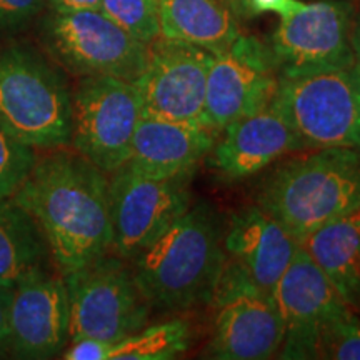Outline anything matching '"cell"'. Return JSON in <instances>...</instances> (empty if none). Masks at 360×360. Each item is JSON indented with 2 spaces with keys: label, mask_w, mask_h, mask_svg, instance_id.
<instances>
[{
  "label": "cell",
  "mask_w": 360,
  "mask_h": 360,
  "mask_svg": "<svg viewBox=\"0 0 360 360\" xmlns=\"http://www.w3.org/2000/svg\"><path fill=\"white\" fill-rule=\"evenodd\" d=\"M224 249L229 260L244 270L260 289L274 295L299 242L262 207L252 205L229 219L224 229Z\"/></svg>",
  "instance_id": "obj_17"
},
{
  "label": "cell",
  "mask_w": 360,
  "mask_h": 360,
  "mask_svg": "<svg viewBox=\"0 0 360 360\" xmlns=\"http://www.w3.org/2000/svg\"><path fill=\"white\" fill-rule=\"evenodd\" d=\"M352 11L349 0H317L281 19L269 44L278 77L352 69Z\"/></svg>",
  "instance_id": "obj_11"
},
{
  "label": "cell",
  "mask_w": 360,
  "mask_h": 360,
  "mask_svg": "<svg viewBox=\"0 0 360 360\" xmlns=\"http://www.w3.org/2000/svg\"><path fill=\"white\" fill-rule=\"evenodd\" d=\"M70 342L69 294L51 267L29 272L12 287L11 354L15 359L57 357Z\"/></svg>",
  "instance_id": "obj_15"
},
{
  "label": "cell",
  "mask_w": 360,
  "mask_h": 360,
  "mask_svg": "<svg viewBox=\"0 0 360 360\" xmlns=\"http://www.w3.org/2000/svg\"><path fill=\"white\" fill-rule=\"evenodd\" d=\"M304 142L272 103L220 130L207 164L227 182L247 179L287 154L305 152Z\"/></svg>",
  "instance_id": "obj_16"
},
{
  "label": "cell",
  "mask_w": 360,
  "mask_h": 360,
  "mask_svg": "<svg viewBox=\"0 0 360 360\" xmlns=\"http://www.w3.org/2000/svg\"><path fill=\"white\" fill-rule=\"evenodd\" d=\"M193 172L159 177L125 162L109 175L112 254L134 260L187 212Z\"/></svg>",
  "instance_id": "obj_7"
},
{
  "label": "cell",
  "mask_w": 360,
  "mask_h": 360,
  "mask_svg": "<svg viewBox=\"0 0 360 360\" xmlns=\"http://www.w3.org/2000/svg\"><path fill=\"white\" fill-rule=\"evenodd\" d=\"M98 11L143 44L162 37L159 0H102Z\"/></svg>",
  "instance_id": "obj_23"
},
{
  "label": "cell",
  "mask_w": 360,
  "mask_h": 360,
  "mask_svg": "<svg viewBox=\"0 0 360 360\" xmlns=\"http://www.w3.org/2000/svg\"><path fill=\"white\" fill-rule=\"evenodd\" d=\"M350 309H360V207L300 240Z\"/></svg>",
  "instance_id": "obj_19"
},
{
  "label": "cell",
  "mask_w": 360,
  "mask_h": 360,
  "mask_svg": "<svg viewBox=\"0 0 360 360\" xmlns=\"http://www.w3.org/2000/svg\"><path fill=\"white\" fill-rule=\"evenodd\" d=\"M42 39L58 65L77 77L135 82L147 65L148 45L134 39L101 11L52 12Z\"/></svg>",
  "instance_id": "obj_9"
},
{
  "label": "cell",
  "mask_w": 360,
  "mask_h": 360,
  "mask_svg": "<svg viewBox=\"0 0 360 360\" xmlns=\"http://www.w3.org/2000/svg\"><path fill=\"white\" fill-rule=\"evenodd\" d=\"M283 323L281 359H315L323 330L337 319L352 314L339 292L302 247L274 290Z\"/></svg>",
  "instance_id": "obj_14"
},
{
  "label": "cell",
  "mask_w": 360,
  "mask_h": 360,
  "mask_svg": "<svg viewBox=\"0 0 360 360\" xmlns=\"http://www.w3.org/2000/svg\"><path fill=\"white\" fill-rule=\"evenodd\" d=\"M270 103L290 124L307 150L360 148V77L354 69L278 77Z\"/></svg>",
  "instance_id": "obj_5"
},
{
  "label": "cell",
  "mask_w": 360,
  "mask_h": 360,
  "mask_svg": "<svg viewBox=\"0 0 360 360\" xmlns=\"http://www.w3.org/2000/svg\"><path fill=\"white\" fill-rule=\"evenodd\" d=\"M12 287L0 283V357L11 354Z\"/></svg>",
  "instance_id": "obj_29"
},
{
  "label": "cell",
  "mask_w": 360,
  "mask_h": 360,
  "mask_svg": "<svg viewBox=\"0 0 360 360\" xmlns=\"http://www.w3.org/2000/svg\"><path fill=\"white\" fill-rule=\"evenodd\" d=\"M102 0H45L52 12H79L98 11Z\"/></svg>",
  "instance_id": "obj_30"
},
{
  "label": "cell",
  "mask_w": 360,
  "mask_h": 360,
  "mask_svg": "<svg viewBox=\"0 0 360 360\" xmlns=\"http://www.w3.org/2000/svg\"><path fill=\"white\" fill-rule=\"evenodd\" d=\"M45 0H0V30H17L42 11Z\"/></svg>",
  "instance_id": "obj_26"
},
{
  "label": "cell",
  "mask_w": 360,
  "mask_h": 360,
  "mask_svg": "<svg viewBox=\"0 0 360 360\" xmlns=\"http://www.w3.org/2000/svg\"><path fill=\"white\" fill-rule=\"evenodd\" d=\"M209 305L212 335L207 357L265 360L281 352L283 323L276 299L232 260H225Z\"/></svg>",
  "instance_id": "obj_8"
},
{
  "label": "cell",
  "mask_w": 360,
  "mask_h": 360,
  "mask_svg": "<svg viewBox=\"0 0 360 360\" xmlns=\"http://www.w3.org/2000/svg\"><path fill=\"white\" fill-rule=\"evenodd\" d=\"M37 152L0 125V197H12L32 170Z\"/></svg>",
  "instance_id": "obj_24"
},
{
  "label": "cell",
  "mask_w": 360,
  "mask_h": 360,
  "mask_svg": "<svg viewBox=\"0 0 360 360\" xmlns=\"http://www.w3.org/2000/svg\"><path fill=\"white\" fill-rule=\"evenodd\" d=\"M219 130L143 115L135 130L129 164L159 177L195 172L210 154Z\"/></svg>",
  "instance_id": "obj_18"
},
{
  "label": "cell",
  "mask_w": 360,
  "mask_h": 360,
  "mask_svg": "<svg viewBox=\"0 0 360 360\" xmlns=\"http://www.w3.org/2000/svg\"><path fill=\"white\" fill-rule=\"evenodd\" d=\"M225 224L212 205H191L172 227L130 260L139 289L157 312L207 307L227 260Z\"/></svg>",
  "instance_id": "obj_2"
},
{
  "label": "cell",
  "mask_w": 360,
  "mask_h": 360,
  "mask_svg": "<svg viewBox=\"0 0 360 360\" xmlns=\"http://www.w3.org/2000/svg\"><path fill=\"white\" fill-rule=\"evenodd\" d=\"M222 2L231 8L233 15L237 17L238 20L240 19H247V12H245V0H222Z\"/></svg>",
  "instance_id": "obj_32"
},
{
  "label": "cell",
  "mask_w": 360,
  "mask_h": 360,
  "mask_svg": "<svg viewBox=\"0 0 360 360\" xmlns=\"http://www.w3.org/2000/svg\"><path fill=\"white\" fill-rule=\"evenodd\" d=\"M141 94L117 77H84L72 90V142L75 152L110 175L130 159L142 120Z\"/></svg>",
  "instance_id": "obj_10"
},
{
  "label": "cell",
  "mask_w": 360,
  "mask_h": 360,
  "mask_svg": "<svg viewBox=\"0 0 360 360\" xmlns=\"http://www.w3.org/2000/svg\"><path fill=\"white\" fill-rule=\"evenodd\" d=\"M352 51H354V65L352 69L357 72L360 77V17L355 24L354 34H352Z\"/></svg>",
  "instance_id": "obj_31"
},
{
  "label": "cell",
  "mask_w": 360,
  "mask_h": 360,
  "mask_svg": "<svg viewBox=\"0 0 360 360\" xmlns=\"http://www.w3.org/2000/svg\"><path fill=\"white\" fill-rule=\"evenodd\" d=\"M162 37L224 52L240 35L238 19L222 0H159Z\"/></svg>",
  "instance_id": "obj_20"
},
{
  "label": "cell",
  "mask_w": 360,
  "mask_h": 360,
  "mask_svg": "<svg viewBox=\"0 0 360 360\" xmlns=\"http://www.w3.org/2000/svg\"><path fill=\"white\" fill-rule=\"evenodd\" d=\"M305 6L302 0H245L247 19L260 15V13L274 12L281 19L299 12Z\"/></svg>",
  "instance_id": "obj_28"
},
{
  "label": "cell",
  "mask_w": 360,
  "mask_h": 360,
  "mask_svg": "<svg viewBox=\"0 0 360 360\" xmlns=\"http://www.w3.org/2000/svg\"><path fill=\"white\" fill-rule=\"evenodd\" d=\"M212 53L159 37L148 45L147 65L135 80L143 115L205 125L207 74Z\"/></svg>",
  "instance_id": "obj_13"
},
{
  "label": "cell",
  "mask_w": 360,
  "mask_h": 360,
  "mask_svg": "<svg viewBox=\"0 0 360 360\" xmlns=\"http://www.w3.org/2000/svg\"><path fill=\"white\" fill-rule=\"evenodd\" d=\"M70 307V340L119 342L147 326L150 305L139 289L132 265L102 255L64 276Z\"/></svg>",
  "instance_id": "obj_6"
},
{
  "label": "cell",
  "mask_w": 360,
  "mask_h": 360,
  "mask_svg": "<svg viewBox=\"0 0 360 360\" xmlns=\"http://www.w3.org/2000/svg\"><path fill=\"white\" fill-rule=\"evenodd\" d=\"M112 349V342L98 340V339H84L70 340L67 344L62 359L67 360H109V354Z\"/></svg>",
  "instance_id": "obj_27"
},
{
  "label": "cell",
  "mask_w": 360,
  "mask_h": 360,
  "mask_svg": "<svg viewBox=\"0 0 360 360\" xmlns=\"http://www.w3.org/2000/svg\"><path fill=\"white\" fill-rule=\"evenodd\" d=\"M12 199L39 225L62 276L112 250L109 175L79 152L37 155Z\"/></svg>",
  "instance_id": "obj_1"
},
{
  "label": "cell",
  "mask_w": 360,
  "mask_h": 360,
  "mask_svg": "<svg viewBox=\"0 0 360 360\" xmlns=\"http://www.w3.org/2000/svg\"><path fill=\"white\" fill-rule=\"evenodd\" d=\"M315 359L360 360V321L354 314L337 319L323 330Z\"/></svg>",
  "instance_id": "obj_25"
},
{
  "label": "cell",
  "mask_w": 360,
  "mask_h": 360,
  "mask_svg": "<svg viewBox=\"0 0 360 360\" xmlns=\"http://www.w3.org/2000/svg\"><path fill=\"white\" fill-rule=\"evenodd\" d=\"M257 205L300 240L360 207V148H310L264 179Z\"/></svg>",
  "instance_id": "obj_3"
},
{
  "label": "cell",
  "mask_w": 360,
  "mask_h": 360,
  "mask_svg": "<svg viewBox=\"0 0 360 360\" xmlns=\"http://www.w3.org/2000/svg\"><path fill=\"white\" fill-rule=\"evenodd\" d=\"M192 328L186 319L143 327L119 342H112L109 360H169L187 352Z\"/></svg>",
  "instance_id": "obj_22"
},
{
  "label": "cell",
  "mask_w": 360,
  "mask_h": 360,
  "mask_svg": "<svg viewBox=\"0 0 360 360\" xmlns=\"http://www.w3.org/2000/svg\"><path fill=\"white\" fill-rule=\"evenodd\" d=\"M278 72L269 44L240 34L224 52L212 53L207 74L205 125L224 130L233 120L272 102Z\"/></svg>",
  "instance_id": "obj_12"
},
{
  "label": "cell",
  "mask_w": 360,
  "mask_h": 360,
  "mask_svg": "<svg viewBox=\"0 0 360 360\" xmlns=\"http://www.w3.org/2000/svg\"><path fill=\"white\" fill-rule=\"evenodd\" d=\"M0 125L35 152L64 148L72 142L69 82L27 45L0 47Z\"/></svg>",
  "instance_id": "obj_4"
},
{
  "label": "cell",
  "mask_w": 360,
  "mask_h": 360,
  "mask_svg": "<svg viewBox=\"0 0 360 360\" xmlns=\"http://www.w3.org/2000/svg\"><path fill=\"white\" fill-rule=\"evenodd\" d=\"M52 257L35 220L12 197H0V283L13 287Z\"/></svg>",
  "instance_id": "obj_21"
}]
</instances>
